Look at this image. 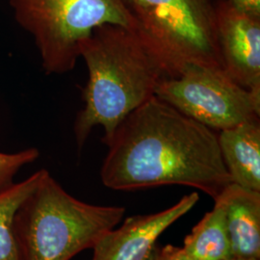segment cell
<instances>
[{
	"label": "cell",
	"mask_w": 260,
	"mask_h": 260,
	"mask_svg": "<svg viewBox=\"0 0 260 260\" xmlns=\"http://www.w3.org/2000/svg\"><path fill=\"white\" fill-rule=\"evenodd\" d=\"M40 151L35 148L20 150L15 153L0 152V187L14 182V177L25 165L37 160Z\"/></svg>",
	"instance_id": "cell-13"
},
{
	"label": "cell",
	"mask_w": 260,
	"mask_h": 260,
	"mask_svg": "<svg viewBox=\"0 0 260 260\" xmlns=\"http://www.w3.org/2000/svg\"><path fill=\"white\" fill-rule=\"evenodd\" d=\"M234 7L255 17H260V0H229Z\"/></svg>",
	"instance_id": "cell-15"
},
{
	"label": "cell",
	"mask_w": 260,
	"mask_h": 260,
	"mask_svg": "<svg viewBox=\"0 0 260 260\" xmlns=\"http://www.w3.org/2000/svg\"><path fill=\"white\" fill-rule=\"evenodd\" d=\"M214 201L223 205L233 256L260 260V192L231 183Z\"/></svg>",
	"instance_id": "cell-9"
},
{
	"label": "cell",
	"mask_w": 260,
	"mask_h": 260,
	"mask_svg": "<svg viewBox=\"0 0 260 260\" xmlns=\"http://www.w3.org/2000/svg\"><path fill=\"white\" fill-rule=\"evenodd\" d=\"M88 68L84 108L77 114L78 149L94 126L104 129L103 143L130 113L155 95L167 72L154 51L134 28L106 23L94 28L79 46Z\"/></svg>",
	"instance_id": "cell-2"
},
{
	"label": "cell",
	"mask_w": 260,
	"mask_h": 260,
	"mask_svg": "<svg viewBox=\"0 0 260 260\" xmlns=\"http://www.w3.org/2000/svg\"><path fill=\"white\" fill-rule=\"evenodd\" d=\"M218 44L224 73L242 87L260 91V17L214 0Z\"/></svg>",
	"instance_id": "cell-7"
},
{
	"label": "cell",
	"mask_w": 260,
	"mask_h": 260,
	"mask_svg": "<svg viewBox=\"0 0 260 260\" xmlns=\"http://www.w3.org/2000/svg\"><path fill=\"white\" fill-rule=\"evenodd\" d=\"M213 209L194 226L184 239L183 249L200 260H226L233 257L223 205L214 201Z\"/></svg>",
	"instance_id": "cell-11"
},
{
	"label": "cell",
	"mask_w": 260,
	"mask_h": 260,
	"mask_svg": "<svg viewBox=\"0 0 260 260\" xmlns=\"http://www.w3.org/2000/svg\"><path fill=\"white\" fill-rule=\"evenodd\" d=\"M155 95L214 131L259 118L260 91L242 87L218 68L188 65L164 77Z\"/></svg>",
	"instance_id": "cell-6"
},
{
	"label": "cell",
	"mask_w": 260,
	"mask_h": 260,
	"mask_svg": "<svg viewBox=\"0 0 260 260\" xmlns=\"http://www.w3.org/2000/svg\"><path fill=\"white\" fill-rule=\"evenodd\" d=\"M226 260H259V259H251V258H239V257H231V258H229V259Z\"/></svg>",
	"instance_id": "cell-17"
},
{
	"label": "cell",
	"mask_w": 260,
	"mask_h": 260,
	"mask_svg": "<svg viewBox=\"0 0 260 260\" xmlns=\"http://www.w3.org/2000/svg\"><path fill=\"white\" fill-rule=\"evenodd\" d=\"M105 145L101 177L112 190L189 186L215 200L233 183L216 132L156 95L131 112Z\"/></svg>",
	"instance_id": "cell-1"
},
{
	"label": "cell",
	"mask_w": 260,
	"mask_h": 260,
	"mask_svg": "<svg viewBox=\"0 0 260 260\" xmlns=\"http://www.w3.org/2000/svg\"><path fill=\"white\" fill-rule=\"evenodd\" d=\"M156 259L157 260H200L190 255L183 248L167 245L162 248L156 247Z\"/></svg>",
	"instance_id": "cell-14"
},
{
	"label": "cell",
	"mask_w": 260,
	"mask_h": 260,
	"mask_svg": "<svg viewBox=\"0 0 260 260\" xmlns=\"http://www.w3.org/2000/svg\"><path fill=\"white\" fill-rule=\"evenodd\" d=\"M197 192L156 213L128 217L118 230L103 234L93 246L92 260H147L159 236L199 202Z\"/></svg>",
	"instance_id": "cell-8"
},
{
	"label": "cell",
	"mask_w": 260,
	"mask_h": 260,
	"mask_svg": "<svg viewBox=\"0 0 260 260\" xmlns=\"http://www.w3.org/2000/svg\"><path fill=\"white\" fill-rule=\"evenodd\" d=\"M147 260H157L156 259V247H155V249L151 252V254L149 255V258Z\"/></svg>",
	"instance_id": "cell-16"
},
{
	"label": "cell",
	"mask_w": 260,
	"mask_h": 260,
	"mask_svg": "<svg viewBox=\"0 0 260 260\" xmlns=\"http://www.w3.org/2000/svg\"><path fill=\"white\" fill-rule=\"evenodd\" d=\"M121 206L84 203L70 195L48 171L14 218L19 260H70L93 249L120 223Z\"/></svg>",
	"instance_id": "cell-3"
},
{
	"label": "cell",
	"mask_w": 260,
	"mask_h": 260,
	"mask_svg": "<svg viewBox=\"0 0 260 260\" xmlns=\"http://www.w3.org/2000/svg\"><path fill=\"white\" fill-rule=\"evenodd\" d=\"M218 143L232 182L260 192L259 118L221 130Z\"/></svg>",
	"instance_id": "cell-10"
},
{
	"label": "cell",
	"mask_w": 260,
	"mask_h": 260,
	"mask_svg": "<svg viewBox=\"0 0 260 260\" xmlns=\"http://www.w3.org/2000/svg\"><path fill=\"white\" fill-rule=\"evenodd\" d=\"M134 29L159 57L168 76L188 65L223 69L214 0H122Z\"/></svg>",
	"instance_id": "cell-4"
},
{
	"label": "cell",
	"mask_w": 260,
	"mask_h": 260,
	"mask_svg": "<svg viewBox=\"0 0 260 260\" xmlns=\"http://www.w3.org/2000/svg\"><path fill=\"white\" fill-rule=\"evenodd\" d=\"M15 19L35 40L47 75L74 70L81 42L94 28L135 23L122 0H8Z\"/></svg>",
	"instance_id": "cell-5"
},
{
	"label": "cell",
	"mask_w": 260,
	"mask_h": 260,
	"mask_svg": "<svg viewBox=\"0 0 260 260\" xmlns=\"http://www.w3.org/2000/svg\"><path fill=\"white\" fill-rule=\"evenodd\" d=\"M47 170L42 169L20 182L0 187V260H19L14 235V218L20 205L26 200Z\"/></svg>",
	"instance_id": "cell-12"
}]
</instances>
